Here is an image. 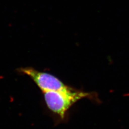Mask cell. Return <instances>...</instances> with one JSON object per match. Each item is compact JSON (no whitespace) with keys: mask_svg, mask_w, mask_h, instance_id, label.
Returning <instances> with one entry per match:
<instances>
[{"mask_svg":"<svg viewBox=\"0 0 129 129\" xmlns=\"http://www.w3.org/2000/svg\"><path fill=\"white\" fill-rule=\"evenodd\" d=\"M44 99L48 108L63 118L67 110L79 100L90 96L88 92L71 89L66 91L44 92Z\"/></svg>","mask_w":129,"mask_h":129,"instance_id":"obj_1","label":"cell"},{"mask_svg":"<svg viewBox=\"0 0 129 129\" xmlns=\"http://www.w3.org/2000/svg\"><path fill=\"white\" fill-rule=\"evenodd\" d=\"M19 71L30 76L43 92L49 91H66L72 89L53 75L38 71L33 68L22 67Z\"/></svg>","mask_w":129,"mask_h":129,"instance_id":"obj_2","label":"cell"}]
</instances>
